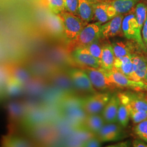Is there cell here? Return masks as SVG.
Returning <instances> with one entry per match:
<instances>
[{
  "label": "cell",
  "instance_id": "obj_1",
  "mask_svg": "<svg viewBox=\"0 0 147 147\" xmlns=\"http://www.w3.org/2000/svg\"><path fill=\"white\" fill-rule=\"evenodd\" d=\"M112 94L110 92L88 94L80 100V105L86 115L101 114Z\"/></svg>",
  "mask_w": 147,
  "mask_h": 147
},
{
  "label": "cell",
  "instance_id": "obj_2",
  "mask_svg": "<svg viewBox=\"0 0 147 147\" xmlns=\"http://www.w3.org/2000/svg\"><path fill=\"white\" fill-rule=\"evenodd\" d=\"M121 28L124 36L127 39L134 40L141 50L147 52V47L142 38V30L139 26L135 13H130L123 18Z\"/></svg>",
  "mask_w": 147,
  "mask_h": 147
},
{
  "label": "cell",
  "instance_id": "obj_3",
  "mask_svg": "<svg viewBox=\"0 0 147 147\" xmlns=\"http://www.w3.org/2000/svg\"><path fill=\"white\" fill-rule=\"evenodd\" d=\"M101 24L98 22L85 26L78 36L70 41L72 51L76 48L84 47L98 40L101 38Z\"/></svg>",
  "mask_w": 147,
  "mask_h": 147
},
{
  "label": "cell",
  "instance_id": "obj_4",
  "mask_svg": "<svg viewBox=\"0 0 147 147\" xmlns=\"http://www.w3.org/2000/svg\"><path fill=\"white\" fill-rule=\"evenodd\" d=\"M57 15L62 22L65 36L69 40H73L84 27V22L77 15L67 11Z\"/></svg>",
  "mask_w": 147,
  "mask_h": 147
},
{
  "label": "cell",
  "instance_id": "obj_5",
  "mask_svg": "<svg viewBox=\"0 0 147 147\" xmlns=\"http://www.w3.org/2000/svg\"><path fill=\"white\" fill-rule=\"evenodd\" d=\"M81 68L87 73L92 85L97 91L110 92L118 88L115 84L106 76L101 68L83 67Z\"/></svg>",
  "mask_w": 147,
  "mask_h": 147
},
{
  "label": "cell",
  "instance_id": "obj_6",
  "mask_svg": "<svg viewBox=\"0 0 147 147\" xmlns=\"http://www.w3.org/2000/svg\"><path fill=\"white\" fill-rule=\"evenodd\" d=\"M102 70L106 76L115 84L118 88H126L135 91L147 92V83L144 81H137L130 79L115 69L111 70H105L104 69Z\"/></svg>",
  "mask_w": 147,
  "mask_h": 147
},
{
  "label": "cell",
  "instance_id": "obj_7",
  "mask_svg": "<svg viewBox=\"0 0 147 147\" xmlns=\"http://www.w3.org/2000/svg\"><path fill=\"white\" fill-rule=\"evenodd\" d=\"M117 93L121 102L127 109L147 111V94L142 91H124Z\"/></svg>",
  "mask_w": 147,
  "mask_h": 147
},
{
  "label": "cell",
  "instance_id": "obj_8",
  "mask_svg": "<svg viewBox=\"0 0 147 147\" xmlns=\"http://www.w3.org/2000/svg\"><path fill=\"white\" fill-rule=\"evenodd\" d=\"M75 88L84 93L92 94L97 93L87 73L82 68H71L66 71Z\"/></svg>",
  "mask_w": 147,
  "mask_h": 147
},
{
  "label": "cell",
  "instance_id": "obj_9",
  "mask_svg": "<svg viewBox=\"0 0 147 147\" xmlns=\"http://www.w3.org/2000/svg\"><path fill=\"white\" fill-rule=\"evenodd\" d=\"M123 128L118 123H105L95 136L102 143L119 141L125 137Z\"/></svg>",
  "mask_w": 147,
  "mask_h": 147
},
{
  "label": "cell",
  "instance_id": "obj_10",
  "mask_svg": "<svg viewBox=\"0 0 147 147\" xmlns=\"http://www.w3.org/2000/svg\"><path fill=\"white\" fill-rule=\"evenodd\" d=\"M73 62L80 67L100 68V61L95 58L84 47H79L71 52Z\"/></svg>",
  "mask_w": 147,
  "mask_h": 147
},
{
  "label": "cell",
  "instance_id": "obj_11",
  "mask_svg": "<svg viewBox=\"0 0 147 147\" xmlns=\"http://www.w3.org/2000/svg\"><path fill=\"white\" fill-rule=\"evenodd\" d=\"M123 18L122 14H118L101 25V38H109L118 35L122 31L121 26Z\"/></svg>",
  "mask_w": 147,
  "mask_h": 147
},
{
  "label": "cell",
  "instance_id": "obj_12",
  "mask_svg": "<svg viewBox=\"0 0 147 147\" xmlns=\"http://www.w3.org/2000/svg\"><path fill=\"white\" fill-rule=\"evenodd\" d=\"M120 102L118 93L113 94L101 113L106 123H117V117Z\"/></svg>",
  "mask_w": 147,
  "mask_h": 147
},
{
  "label": "cell",
  "instance_id": "obj_13",
  "mask_svg": "<svg viewBox=\"0 0 147 147\" xmlns=\"http://www.w3.org/2000/svg\"><path fill=\"white\" fill-rule=\"evenodd\" d=\"M105 121L101 114L87 115L84 119L82 126L85 130L95 136L105 125Z\"/></svg>",
  "mask_w": 147,
  "mask_h": 147
},
{
  "label": "cell",
  "instance_id": "obj_14",
  "mask_svg": "<svg viewBox=\"0 0 147 147\" xmlns=\"http://www.w3.org/2000/svg\"><path fill=\"white\" fill-rule=\"evenodd\" d=\"M133 61V74L132 80L137 81H143L147 69V59L144 56L134 54Z\"/></svg>",
  "mask_w": 147,
  "mask_h": 147
},
{
  "label": "cell",
  "instance_id": "obj_15",
  "mask_svg": "<svg viewBox=\"0 0 147 147\" xmlns=\"http://www.w3.org/2000/svg\"><path fill=\"white\" fill-rule=\"evenodd\" d=\"M133 55L116 58L113 69L131 79L133 74Z\"/></svg>",
  "mask_w": 147,
  "mask_h": 147
},
{
  "label": "cell",
  "instance_id": "obj_16",
  "mask_svg": "<svg viewBox=\"0 0 147 147\" xmlns=\"http://www.w3.org/2000/svg\"><path fill=\"white\" fill-rule=\"evenodd\" d=\"M116 57L112 45L106 44L102 47V53L100 60V68L105 70L113 68Z\"/></svg>",
  "mask_w": 147,
  "mask_h": 147
},
{
  "label": "cell",
  "instance_id": "obj_17",
  "mask_svg": "<svg viewBox=\"0 0 147 147\" xmlns=\"http://www.w3.org/2000/svg\"><path fill=\"white\" fill-rule=\"evenodd\" d=\"M88 0H79L78 14L84 23L91 21L94 16V7Z\"/></svg>",
  "mask_w": 147,
  "mask_h": 147
},
{
  "label": "cell",
  "instance_id": "obj_18",
  "mask_svg": "<svg viewBox=\"0 0 147 147\" xmlns=\"http://www.w3.org/2000/svg\"><path fill=\"white\" fill-rule=\"evenodd\" d=\"M51 79L53 83L61 89L71 92L73 90L74 88H75L67 72L66 74H53V75H51Z\"/></svg>",
  "mask_w": 147,
  "mask_h": 147
},
{
  "label": "cell",
  "instance_id": "obj_19",
  "mask_svg": "<svg viewBox=\"0 0 147 147\" xmlns=\"http://www.w3.org/2000/svg\"><path fill=\"white\" fill-rule=\"evenodd\" d=\"M9 74L11 78L23 86L31 79L32 74L28 69L21 67H14L11 70Z\"/></svg>",
  "mask_w": 147,
  "mask_h": 147
},
{
  "label": "cell",
  "instance_id": "obj_20",
  "mask_svg": "<svg viewBox=\"0 0 147 147\" xmlns=\"http://www.w3.org/2000/svg\"><path fill=\"white\" fill-rule=\"evenodd\" d=\"M139 1L140 0H113L111 4L118 14H122L129 12Z\"/></svg>",
  "mask_w": 147,
  "mask_h": 147
},
{
  "label": "cell",
  "instance_id": "obj_21",
  "mask_svg": "<svg viewBox=\"0 0 147 147\" xmlns=\"http://www.w3.org/2000/svg\"><path fill=\"white\" fill-rule=\"evenodd\" d=\"M116 58H119L130 55H133L134 48L126 42H117L112 44Z\"/></svg>",
  "mask_w": 147,
  "mask_h": 147
},
{
  "label": "cell",
  "instance_id": "obj_22",
  "mask_svg": "<svg viewBox=\"0 0 147 147\" xmlns=\"http://www.w3.org/2000/svg\"><path fill=\"white\" fill-rule=\"evenodd\" d=\"M107 5L106 3H100L94 6V17L101 25L111 19L107 13Z\"/></svg>",
  "mask_w": 147,
  "mask_h": 147
},
{
  "label": "cell",
  "instance_id": "obj_23",
  "mask_svg": "<svg viewBox=\"0 0 147 147\" xmlns=\"http://www.w3.org/2000/svg\"><path fill=\"white\" fill-rule=\"evenodd\" d=\"M130 119L129 112L127 107L121 102L117 113V123L123 127L126 128L129 123Z\"/></svg>",
  "mask_w": 147,
  "mask_h": 147
},
{
  "label": "cell",
  "instance_id": "obj_24",
  "mask_svg": "<svg viewBox=\"0 0 147 147\" xmlns=\"http://www.w3.org/2000/svg\"><path fill=\"white\" fill-rule=\"evenodd\" d=\"M135 15L139 26L142 30L147 16V5L143 3H137L135 9Z\"/></svg>",
  "mask_w": 147,
  "mask_h": 147
},
{
  "label": "cell",
  "instance_id": "obj_25",
  "mask_svg": "<svg viewBox=\"0 0 147 147\" xmlns=\"http://www.w3.org/2000/svg\"><path fill=\"white\" fill-rule=\"evenodd\" d=\"M84 47L90 55L100 61L102 53V47L98 42V40L92 42Z\"/></svg>",
  "mask_w": 147,
  "mask_h": 147
},
{
  "label": "cell",
  "instance_id": "obj_26",
  "mask_svg": "<svg viewBox=\"0 0 147 147\" xmlns=\"http://www.w3.org/2000/svg\"><path fill=\"white\" fill-rule=\"evenodd\" d=\"M132 130L138 138L144 141L147 140V119L135 124Z\"/></svg>",
  "mask_w": 147,
  "mask_h": 147
},
{
  "label": "cell",
  "instance_id": "obj_27",
  "mask_svg": "<svg viewBox=\"0 0 147 147\" xmlns=\"http://www.w3.org/2000/svg\"><path fill=\"white\" fill-rule=\"evenodd\" d=\"M130 118L134 124L147 119V111H140L127 109Z\"/></svg>",
  "mask_w": 147,
  "mask_h": 147
},
{
  "label": "cell",
  "instance_id": "obj_28",
  "mask_svg": "<svg viewBox=\"0 0 147 147\" xmlns=\"http://www.w3.org/2000/svg\"><path fill=\"white\" fill-rule=\"evenodd\" d=\"M48 1L53 13L58 14L65 11L64 0H48Z\"/></svg>",
  "mask_w": 147,
  "mask_h": 147
},
{
  "label": "cell",
  "instance_id": "obj_29",
  "mask_svg": "<svg viewBox=\"0 0 147 147\" xmlns=\"http://www.w3.org/2000/svg\"><path fill=\"white\" fill-rule=\"evenodd\" d=\"M79 0H64L65 11L77 15Z\"/></svg>",
  "mask_w": 147,
  "mask_h": 147
},
{
  "label": "cell",
  "instance_id": "obj_30",
  "mask_svg": "<svg viewBox=\"0 0 147 147\" xmlns=\"http://www.w3.org/2000/svg\"><path fill=\"white\" fill-rule=\"evenodd\" d=\"M102 142L96 137L94 136L93 138H90L88 140L85 141L82 144V147H100L101 146Z\"/></svg>",
  "mask_w": 147,
  "mask_h": 147
},
{
  "label": "cell",
  "instance_id": "obj_31",
  "mask_svg": "<svg viewBox=\"0 0 147 147\" xmlns=\"http://www.w3.org/2000/svg\"><path fill=\"white\" fill-rule=\"evenodd\" d=\"M131 145L134 147H147V143L141 138H138L132 141Z\"/></svg>",
  "mask_w": 147,
  "mask_h": 147
},
{
  "label": "cell",
  "instance_id": "obj_32",
  "mask_svg": "<svg viewBox=\"0 0 147 147\" xmlns=\"http://www.w3.org/2000/svg\"><path fill=\"white\" fill-rule=\"evenodd\" d=\"M142 36L143 42H144L146 47H147V16L146 19L144 21L142 29Z\"/></svg>",
  "mask_w": 147,
  "mask_h": 147
},
{
  "label": "cell",
  "instance_id": "obj_33",
  "mask_svg": "<svg viewBox=\"0 0 147 147\" xmlns=\"http://www.w3.org/2000/svg\"><path fill=\"white\" fill-rule=\"evenodd\" d=\"M107 13L111 19L116 16L118 15L116 11V9L111 4L108 5L107 7Z\"/></svg>",
  "mask_w": 147,
  "mask_h": 147
},
{
  "label": "cell",
  "instance_id": "obj_34",
  "mask_svg": "<svg viewBox=\"0 0 147 147\" xmlns=\"http://www.w3.org/2000/svg\"><path fill=\"white\" fill-rule=\"evenodd\" d=\"M131 146H132L131 143H130L129 141H123L113 144V146H109V147H130Z\"/></svg>",
  "mask_w": 147,
  "mask_h": 147
},
{
  "label": "cell",
  "instance_id": "obj_35",
  "mask_svg": "<svg viewBox=\"0 0 147 147\" xmlns=\"http://www.w3.org/2000/svg\"><path fill=\"white\" fill-rule=\"evenodd\" d=\"M143 81H144V82H146V83H147V71H146V75H145V77H144V80H143Z\"/></svg>",
  "mask_w": 147,
  "mask_h": 147
},
{
  "label": "cell",
  "instance_id": "obj_36",
  "mask_svg": "<svg viewBox=\"0 0 147 147\" xmlns=\"http://www.w3.org/2000/svg\"><path fill=\"white\" fill-rule=\"evenodd\" d=\"M89 1H90V2H94V1H98V0H88Z\"/></svg>",
  "mask_w": 147,
  "mask_h": 147
},
{
  "label": "cell",
  "instance_id": "obj_37",
  "mask_svg": "<svg viewBox=\"0 0 147 147\" xmlns=\"http://www.w3.org/2000/svg\"><path fill=\"white\" fill-rule=\"evenodd\" d=\"M146 141V142H147V140H145V141Z\"/></svg>",
  "mask_w": 147,
  "mask_h": 147
},
{
  "label": "cell",
  "instance_id": "obj_38",
  "mask_svg": "<svg viewBox=\"0 0 147 147\" xmlns=\"http://www.w3.org/2000/svg\"></svg>",
  "mask_w": 147,
  "mask_h": 147
}]
</instances>
